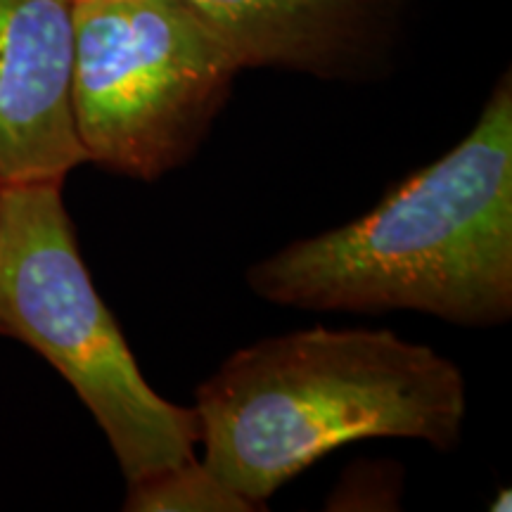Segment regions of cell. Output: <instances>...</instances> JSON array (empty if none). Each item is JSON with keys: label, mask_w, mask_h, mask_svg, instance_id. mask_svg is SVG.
I'll return each instance as SVG.
<instances>
[{"label": "cell", "mask_w": 512, "mask_h": 512, "mask_svg": "<svg viewBox=\"0 0 512 512\" xmlns=\"http://www.w3.org/2000/svg\"><path fill=\"white\" fill-rule=\"evenodd\" d=\"M256 297L316 311L430 313L501 325L512 313V81L472 131L361 219L249 268Z\"/></svg>", "instance_id": "1"}, {"label": "cell", "mask_w": 512, "mask_h": 512, "mask_svg": "<svg viewBox=\"0 0 512 512\" xmlns=\"http://www.w3.org/2000/svg\"><path fill=\"white\" fill-rule=\"evenodd\" d=\"M202 463L264 508L280 486L358 439L453 448L467 411L451 358L392 330H309L238 349L197 387Z\"/></svg>", "instance_id": "2"}, {"label": "cell", "mask_w": 512, "mask_h": 512, "mask_svg": "<svg viewBox=\"0 0 512 512\" xmlns=\"http://www.w3.org/2000/svg\"><path fill=\"white\" fill-rule=\"evenodd\" d=\"M0 332L72 384L126 484L195 458L197 415L140 373L83 264L60 181L0 185Z\"/></svg>", "instance_id": "3"}, {"label": "cell", "mask_w": 512, "mask_h": 512, "mask_svg": "<svg viewBox=\"0 0 512 512\" xmlns=\"http://www.w3.org/2000/svg\"><path fill=\"white\" fill-rule=\"evenodd\" d=\"M72 10L86 159L155 181L197 150L240 67L183 0H74Z\"/></svg>", "instance_id": "4"}, {"label": "cell", "mask_w": 512, "mask_h": 512, "mask_svg": "<svg viewBox=\"0 0 512 512\" xmlns=\"http://www.w3.org/2000/svg\"><path fill=\"white\" fill-rule=\"evenodd\" d=\"M72 0H0V185L88 162L72 107Z\"/></svg>", "instance_id": "5"}, {"label": "cell", "mask_w": 512, "mask_h": 512, "mask_svg": "<svg viewBox=\"0 0 512 512\" xmlns=\"http://www.w3.org/2000/svg\"><path fill=\"white\" fill-rule=\"evenodd\" d=\"M240 69L325 76L366 62L403 0H183Z\"/></svg>", "instance_id": "6"}, {"label": "cell", "mask_w": 512, "mask_h": 512, "mask_svg": "<svg viewBox=\"0 0 512 512\" xmlns=\"http://www.w3.org/2000/svg\"><path fill=\"white\" fill-rule=\"evenodd\" d=\"M128 512H252V503L235 494L200 460L166 467L128 484Z\"/></svg>", "instance_id": "7"}, {"label": "cell", "mask_w": 512, "mask_h": 512, "mask_svg": "<svg viewBox=\"0 0 512 512\" xmlns=\"http://www.w3.org/2000/svg\"><path fill=\"white\" fill-rule=\"evenodd\" d=\"M510 503H512V491H510V489H498V494H496L494 501H491L489 510H494V512H508V510L512 508Z\"/></svg>", "instance_id": "8"}, {"label": "cell", "mask_w": 512, "mask_h": 512, "mask_svg": "<svg viewBox=\"0 0 512 512\" xmlns=\"http://www.w3.org/2000/svg\"><path fill=\"white\" fill-rule=\"evenodd\" d=\"M72 3H74V0H72Z\"/></svg>", "instance_id": "9"}]
</instances>
